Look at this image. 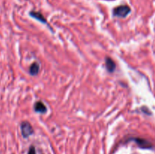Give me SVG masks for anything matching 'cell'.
I'll use <instances>...</instances> for the list:
<instances>
[{
    "label": "cell",
    "mask_w": 155,
    "mask_h": 154,
    "mask_svg": "<svg viewBox=\"0 0 155 154\" xmlns=\"http://www.w3.org/2000/svg\"><path fill=\"white\" fill-rule=\"evenodd\" d=\"M39 69H40V66H39V63L34 62V63H33L30 65L29 72H30V74L31 75H36L39 73Z\"/></svg>",
    "instance_id": "cell-7"
},
{
    "label": "cell",
    "mask_w": 155,
    "mask_h": 154,
    "mask_svg": "<svg viewBox=\"0 0 155 154\" xmlns=\"http://www.w3.org/2000/svg\"><path fill=\"white\" fill-rule=\"evenodd\" d=\"M21 129L22 135L24 138H27L30 135H32L33 134V132H34L32 125H30V122H27V121H24V122H21Z\"/></svg>",
    "instance_id": "cell-2"
},
{
    "label": "cell",
    "mask_w": 155,
    "mask_h": 154,
    "mask_svg": "<svg viewBox=\"0 0 155 154\" xmlns=\"http://www.w3.org/2000/svg\"><path fill=\"white\" fill-rule=\"evenodd\" d=\"M105 66L106 69H107V70L110 73L114 72L115 71V69H116V63H115V62L110 57H106Z\"/></svg>",
    "instance_id": "cell-4"
},
{
    "label": "cell",
    "mask_w": 155,
    "mask_h": 154,
    "mask_svg": "<svg viewBox=\"0 0 155 154\" xmlns=\"http://www.w3.org/2000/svg\"><path fill=\"white\" fill-rule=\"evenodd\" d=\"M131 12V8L130 6L127 5L117 6L113 10L114 16L118 17V18H126L129 14Z\"/></svg>",
    "instance_id": "cell-1"
},
{
    "label": "cell",
    "mask_w": 155,
    "mask_h": 154,
    "mask_svg": "<svg viewBox=\"0 0 155 154\" xmlns=\"http://www.w3.org/2000/svg\"><path fill=\"white\" fill-rule=\"evenodd\" d=\"M130 140H133L134 142H136V144L139 147L142 148V149H152L153 148L152 143L144 138H141V137H133V138H130Z\"/></svg>",
    "instance_id": "cell-3"
},
{
    "label": "cell",
    "mask_w": 155,
    "mask_h": 154,
    "mask_svg": "<svg viewBox=\"0 0 155 154\" xmlns=\"http://www.w3.org/2000/svg\"><path fill=\"white\" fill-rule=\"evenodd\" d=\"M34 110L36 113H45L47 112V108L45 107V104L42 102V101H37L36 104H34Z\"/></svg>",
    "instance_id": "cell-6"
},
{
    "label": "cell",
    "mask_w": 155,
    "mask_h": 154,
    "mask_svg": "<svg viewBox=\"0 0 155 154\" xmlns=\"http://www.w3.org/2000/svg\"><path fill=\"white\" fill-rule=\"evenodd\" d=\"M27 154H36V149H35V147L33 146H31L30 147V149H29V151H28V153Z\"/></svg>",
    "instance_id": "cell-9"
},
{
    "label": "cell",
    "mask_w": 155,
    "mask_h": 154,
    "mask_svg": "<svg viewBox=\"0 0 155 154\" xmlns=\"http://www.w3.org/2000/svg\"><path fill=\"white\" fill-rule=\"evenodd\" d=\"M142 112H143L144 113H145V114H147V115H151V111H150V110H148V107H142Z\"/></svg>",
    "instance_id": "cell-8"
},
{
    "label": "cell",
    "mask_w": 155,
    "mask_h": 154,
    "mask_svg": "<svg viewBox=\"0 0 155 154\" xmlns=\"http://www.w3.org/2000/svg\"><path fill=\"white\" fill-rule=\"evenodd\" d=\"M30 15L32 17V18H35L37 21H40L41 23L45 24H48V22H47V20L44 18L43 15L40 13V12H37V11H30Z\"/></svg>",
    "instance_id": "cell-5"
}]
</instances>
